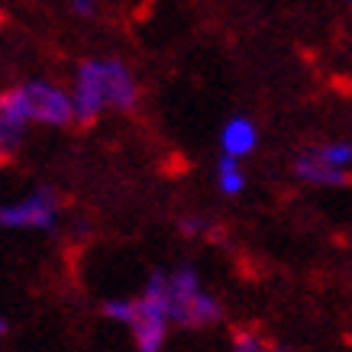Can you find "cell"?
Listing matches in <instances>:
<instances>
[{
  "mask_svg": "<svg viewBox=\"0 0 352 352\" xmlns=\"http://www.w3.org/2000/svg\"><path fill=\"white\" fill-rule=\"evenodd\" d=\"M20 142H23V133H16V129H10L3 120H0V162L13 159L16 152H20Z\"/></svg>",
  "mask_w": 352,
  "mask_h": 352,
  "instance_id": "obj_11",
  "label": "cell"
},
{
  "mask_svg": "<svg viewBox=\"0 0 352 352\" xmlns=\"http://www.w3.org/2000/svg\"><path fill=\"white\" fill-rule=\"evenodd\" d=\"M165 307H168V320L184 330H204L223 320L220 300L201 285L194 265H178L175 272H165Z\"/></svg>",
  "mask_w": 352,
  "mask_h": 352,
  "instance_id": "obj_4",
  "label": "cell"
},
{
  "mask_svg": "<svg viewBox=\"0 0 352 352\" xmlns=\"http://www.w3.org/2000/svg\"><path fill=\"white\" fill-rule=\"evenodd\" d=\"M110 320L123 323L136 352H162L168 342V307H165V272H152L136 298H113L104 304Z\"/></svg>",
  "mask_w": 352,
  "mask_h": 352,
  "instance_id": "obj_3",
  "label": "cell"
},
{
  "mask_svg": "<svg viewBox=\"0 0 352 352\" xmlns=\"http://www.w3.org/2000/svg\"><path fill=\"white\" fill-rule=\"evenodd\" d=\"M217 184H220V191L226 194V197H236V194H243L245 188V178L243 171H239V162L236 159H220V165H217Z\"/></svg>",
  "mask_w": 352,
  "mask_h": 352,
  "instance_id": "obj_8",
  "label": "cell"
},
{
  "mask_svg": "<svg viewBox=\"0 0 352 352\" xmlns=\"http://www.w3.org/2000/svg\"><path fill=\"white\" fill-rule=\"evenodd\" d=\"M72 10H75L78 16H94L97 0H72Z\"/></svg>",
  "mask_w": 352,
  "mask_h": 352,
  "instance_id": "obj_12",
  "label": "cell"
},
{
  "mask_svg": "<svg viewBox=\"0 0 352 352\" xmlns=\"http://www.w3.org/2000/svg\"><path fill=\"white\" fill-rule=\"evenodd\" d=\"M272 342L256 330H236L233 336V352H268Z\"/></svg>",
  "mask_w": 352,
  "mask_h": 352,
  "instance_id": "obj_10",
  "label": "cell"
},
{
  "mask_svg": "<svg viewBox=\"0 0 352 352\" xmlns=\"http://www.w3.org/2000/svg\"><path fill=\"white\" fill-rule=\"evenodd\" d=\"M68 94H72V107H75V123H94L107 110L129 113L136 107L139 81L123 58L94 55V58L78 62Z\"/></svg>",
  "mask_w": 352,
  "mask_h": 352,
  "instance_id": "obj_1",
  "label": "cell"
},
{
  "mask_svg": "<svg viewBox=\"0 0 352 352\" xmlns=\"http://www.w3.org/2000/svg\"><path fill=\"white\" fill-rule=\"evenodd\" d=\"M268 352H298V349H291V346H272Z\"/></svg>",
  "mask_w": 352,
  "mask_h": 352,
  "instance_id": "obj_14",
  "label": "cell"
},
{
  "mask_svg": "<svg viewBox=\"0 0 352 352\" xmlns=\"http://www.w3.org/2000/svg\"><path fill=\"white\" fill-rule=\"evenodd\" d=\"M0 120L16 133H26L30 126L58 129L75 123V107L68 87L55 85L49 78H30L0 91Z\"/></svg>",
  "mask_w": 352,
  "mask_h": 352,
  "instance_id": "obj_2",
  "label": "cell"
},
{
  "mask_svg": "<svg viewBox=\"0 0 352 352\" xmlns=\"http://www.w3.org/2000/svg\"><path fill=\"white\" fill-rule=\"evenodd\" d=\"M314 152L330 165H336V168H349L352 165V142H323V146H314Z\"/></svg>",
  "mask_w": 352,
  "mask_h": 352,
  "instance_id": "obj_9",
  "label": "cell"
},
{
  "mask_svg": "<svg viewBox=\"0 0 352 352\" xmlns=\"http://www.w3.org/2000/svg\"><path fill=\"white\" fill-rule=\"evenodd\" d=\"M294 171H298V178H304L307 184H323V188H340V184L352 182L349 168H336V165H330L327 159H320L314 149L300 152L298 159H294Z\"/></svg>",
  "mask_w": 352,
  "mask_h": 352,
  "instance_id": "obj_6",
  "label": "cell"
},
{
  "mask_svg": "<svg viewBox=\"0 0 352 352\" xmlns=\"http://www.w3.org/2000/svg\"><path fill=\"white\" fill-rule=\"evenodd\" d=\"M7 330H10V323H7V317H3V314H0V340H3V336H7Z\"/></svg>",
  "mask_w": 352,
  "mask_h": 352,
  "instance_id": "obj_13",
  "label": "cell"
},
{
  "mask_svg": "<svg viewBox=\"0 0 352 352\" xmlns=\"http://www.w3.org/2000/svg\"><path fill=\"white\" fill-rule=\"evenodd\" d=\"M258 146V129L252 120L245 117H233L220 133V149H223L226 159H243Z\"/></svg>",
  "mask_w": 352,
  "mask_h": 352,
  "instance_id": "obj_7",
  "label": "cell"
},
{
  "mask_svg": "<svg viewBox=\"0 0 352 352\" xmlns=\"http://www.w3.org/2000/svg\"><path fill=\"white\" fill-rule=\"evenodd\" d=\"M62 217V201L52 188H32V191L0 204V230L10 233H52Z\"/></svg>",
  "mask_w": 352,
  "mask_h": 352,
  "instance_id": "obj_5",
  "label": "cell"
}]
</instances>
